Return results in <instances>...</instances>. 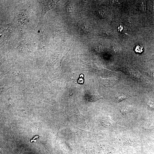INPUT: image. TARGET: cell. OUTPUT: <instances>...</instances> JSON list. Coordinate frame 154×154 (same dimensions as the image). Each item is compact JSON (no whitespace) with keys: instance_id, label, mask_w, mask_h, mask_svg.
I'll return each mask as SVG.
<instances>
[{"instance_id":"cell-10","label":"cell","mask_w":154,"mask_h":154,"mask_svg":"<svg viewBox=\"0 0 154 154\" xmlns=\"http://www.w3.org/2000/svg\"><path fill=\"white\" fill-rule=\"evenodd\" d=\"M152 75L153 78L154 79V71H152Z\"/></svg>"},{"instance_id":"cell-5","label":"cell","mask_w":154,"mask_h":154,"mask_svg":"<svg viewBox=\"0 0 154 154\" xmlns=\"http://www.w3.org/2000/svg\"><path fill=\"white\" fill-rule=\"evenodd\" d=\"M99 35L102 37H107L110 36L111 35L108 31L105 30H101L99 32Z\"/></svg>"},{"instance_id":"cell-3","label":"cell","mask_w":154,"mask_h":154,"mask_svg":"<svg viewBox=\"0 0 154 154\" xmlns=\"http://www.w3.org/2000/svg\"><path fill=\"white\" fill-rule=\"evenodd\" d=\"M132 96V95H131L130 94H128V95H125H125H121L117 98L116 101L118 103H119V102H121L124 100L128 99V98Z\"/></svg>"},{"instance_id":"cell-8","label":"cell","mask_w":154,"mask_h":154,"mask_svg":"<svg viewBox=\"0 0 154 154\" xmlns=\"http://www.w3.org/2000/svg\"><path fill=\"white\" fill-rule=\"evenodd\" d=\"M94 48L96 51L99 52H101L103 51V47L101 45L98 44L94 46Z\"/></svg>"},{"instance_id":"cell-4","label":"cell","mask_w":154,"mask_h":154,"mask_svg":"<svg viewBox=\"0 0 154 154\" xmlns=\"http://www.w3.org/2000/svg\"><path fill=\"white\" fill-rule=\"evenodd\" d=\"M97 14L98 16L101 18H105L107 17V13L104 10H100L98 11Z\"/></svg>"},{"instance_id":"cell-6","label":"cell","mask_w":154,"mask_h":154,"mask_svg":"<svg viewBox=\"0 0 154 154\" xmlns=\"http://www.w3.org/2000/svg\"><path fill=\"white\" fill-rule=\"evenodd\" d=\"M132 109V107L131 106H127L122 108L121 111V112L122 114H125L129 112Z\"/></svg>"},{"instance_id":"cell-7","label":"cell","mask_w":154,"mask_h":154,"mask_svg":"<svg viewBox=\"0 0 154 154\" xmlns=\"http://www.w3.org/2000/svg\"><path fill=\"white\" fill-rule=\"evenodd\" d=\"M102 99V97L98 95V94H95V95H93L90 98L89 100L90 102H94Z\"/></svg>"},{"instance_id":"cell-1","label":"cell","mask_w":154,"mask_h":154,"mask_svg":"<svg viewBox=\"0 0 154 154\" xmlns=\"http://www.w3.org/2000/svg\"><path fill=\"white\" fill-rule=\"evenodd\" d=\"M58 1H44L43 3V11L41 14V17L44 16L46 13L49 10L53 8L58 2Z\"/></svg>"},{"instance_id":"cell-2","label":"cell","mask_w":154,"mask_h":154,"mask_svg":"<svg viewBox=\"0 0 154 154\" xmlns=\"http://www.w3.org/2000/svg\"><path fill=\"white\" fill-rule=\"evenodd\" d=\"M91 24H85L81 26V32L83 34H88L91 32Z\"/></svg>"},{"instance_id":"cell-9","label":"cell","mask_w":154,"mask_h":154,"mask_svg":"<svg viewBox=\"0 0 154 154\" xmlns=\"http://www.w3.org/2000/svg\"><path fill=\"white\" fill-rule=\"evenodd\" d=\"M112 52V54H116V50L115 47H112L111 48Z\"/></svg>"}]
</instances>
